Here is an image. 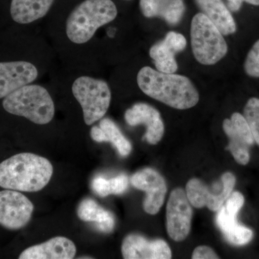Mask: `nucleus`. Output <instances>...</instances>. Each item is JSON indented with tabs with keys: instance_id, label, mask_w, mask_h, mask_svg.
I'll list each match as a JSON object with an SVG mask.
<instances>
[{
	"instance_id": "1",
	"label": "nucleus",
	"mask_w": 259,
	"mask_h": 259,
	"mask_svg": "<svg viewBox=\"0 0 259 259\" xmlns=\"http://www.w3.org/2000/svg\"><path fill=\"white\" fill-rule=\"evenodd\" d=\"M141 91L148 97L177 110H187L198 103V91L187 76L167 74L144 66L137 75Z\"/></svg>"
},
{
	"instance_id": "2",
	"label": "nucleus",
	"mask_w": 259,
	"mask_h": 259,
	"mask_svg": "<svg viewBox=\"0 0 259 259\" xmlns=\"http://www.w3.org/2000/svg\"><path fill=\"white\" fill-rule=\"evenodd\" d=\"M53 172L47 158L31 153H18L0 163V187L18 192H39L50 182Z\"/></svg>"
},
{
	"instance_id": "3",
	"label": "nucleus",
	"mask_w": 259,
	"mask_h": 259,
	"mask_svg": "<svg viewBox=\"0 0 259 259\" xmlns=\"http://www.w3.org/2000/svg\"><path fill=\"white\" fill-rule=\"evenodd\" d=\"M117 15V8L112 0H85L68 17L66 35L74 44H85L97 29L113 21Z\"/></svg>"
},
{
	"instance_id": "4",
	"label": "nucleus",
	"mask_w": 259,
	"mask_h": 259,
	"mask_svg": "<svg viewBox=\"0 0 259 259\" xmlns=\"http://www.w3.org/2000/svg\"><path fill=\"white\" fill-rule=\"evenodd\" d=\"M3 107L13 115L28 119L35 124L46 125L53 120L55 106L47 89L28 84L5 97Z\"/></svg>"
},
{
	"instance_id": "5",
	"label": "nucleus",
	"mask_w": 259,
	"mask_h": 259,
	"mask_svg": "<svg viewBox=\"0 0 259 259\" xmlns=\"http://www.w3.org/2000/svg\"><path fill=\"white\" fill-rule=\"evenodd\" d=\"M190 34L192 52L201 64H217L228 53L223 34L202 13L192 18Z\"/></svg>"
},
{
	"instance_id": "6",
	"label": "nucleus",
	"mask_w": 259,
	"mask_h": 259,
	"mask_svg": "<svg viewBox=\"0 0 259 259\" xmlns=\"http://www.w3.org/2000/svg\"><path fill=\"white\" fill-rule=\"evenodd\" d=\"M72 93L82 108L83 120L88 125L101 120L108 110L111 91L103 80L80 76L73 83Z\"/></svg>"
},
{
	"instance_id": "7",
	"label": "nucleus",
	"mask_w": 259,
	"mask_h": 259,
	"mask_svg": "<svg viewBox=\"0 0 259 259\" xmlns=\"http://www.w3.org/2000/svg\"><path fill=\"white\" fill-rule=\"evenodd\" d=\"M236 182V177L231 172L223 174L221 180L211 188L202 181L194 178L187 182L186 193L196 208L207 207L209 210L217 212L233 192Z\"/></svg>"
},
{
	"instance_id": "8",
	"label": "nucleus",
	"mask_w": 259,
	"mask_h": 259,
	"mask_svg": "<svg viewBox=\"0 0 259 259\" xmlns=\"http://www.w3.org/2000/svg\"><path fill=\"white\" fill-rule=\"evenodd\" d=\"M245 199L239 192H233L217 211L216 224L227 241L235 245H245L251 241L253 232L239 224L238 212L244 204Z\"/></svg>"
},
{
	"instance_id": "9",
	"label": "nucleus",
	"mask_w": 259,
	"mask_h": 259,
	"mask_svg": "<svg viewBox=\"0 0 259 259\" xmlns=\"http://www.w3.org/2000/svg\"><path fill=\"white\" fill-rule=\"evenodd\" d=\"M193 210L186 191H172L166 205V231L175 241H185L190 234Z\"/></svg>"
},
{
	"instance_id": "10",
	"label": "nucleus",
	"mask_w": 259,
	"mask_h": 259,
	"mask_svg": "<svg viewBox=\"0 0 259 259\" xmlns=\"http://www.w3.org/2000/svg\"><path fill=\"white\" fill-rule=\"evenodd\" d=\"M34 210L31 201L18 191H0V225L7 229L26 226Z\"/></svg>"
},
{
	"instance_id": "11",
	"label": "nucleus",
	"mask_w": 259,
	"mask_h": 259,
	"mask_svg": "<svg viewBox=\"0 0 259 259\" xmlns=\"http://www.w3.org/2000/svg\"><path fill=\"white\" fill-rule=\"evenodd\" d=\"M223 127L230 140L226 149L231 151L237 163L248 164L250 161V148L255 141L244 116L239 112H235L231 119L223 121Z\"/></svg>"
},
{
	"instance_id": "12",
	"label": "nucleus",
	"mask_w": 259,
	"mask_h": 259,
	"mask_svg": "<svg viewBox=\"0 0 259 259\" xmlns=\"http://www.w3.org/2000/svg\"><path fill=\"white\" fill-rule=\"evenodd\" d=\"M131 182L135 188L146 192L143 203L145 212L152 215L157 214L164 203L167 192L163 177L156 170L146 168L135 173Z\"/></svg>"
},
{
	"instance_id": "13",
	"label": "nucleus",
	"mask_w": 259,
	"mask_h": 259,
	"mask_svg": "<svg viewBox=\"0 0 259 259\" xmlns=\"http://www.w3.org/2000/svg\"><path fill=\"white\" fill-rule=\"evenodd\" d=\"M38 71L35 65L23 61L0 62V99L37 79Z\"/></svg>"
},
{
	"instance_id": "14",
	"label": "nucleus",
	"mask_w": 259,
	"mask_h": 259,
	"mask_svg": "<svg viewBox=\"0 0 259 259\" xmlns=\"http://www.w3.org/2000/svg\"><path fill=\"white\" fill-rule=\"evenodd\" d=\"M125 120L131 126L146 125L144 139L149 144H157L164 134V124L161 114L148 104L137 103L126 110Z\"/></svg>"
},
{
	"instance_id": "15",
	"label": "nucleus",
	"mask_w": 259,
	"mask_h": 259,
	"mask_svg": "<svg viewBox=\"0 0 259 259\" xmlns=\"http://www.w3.org/2000/svg\"><path fill=\"white\" fill-rule=\"evenodd\" d=\"M121 251L125 259H169L172 256L171 248L166 241H148L139 234L126 236Z\"/></svg>"
},
{
	"instance_id": "16",
	"label": "nucleus",
	"mask_w": 259,
	"mask_h": 259,
	"mask_svg": "<svg viewBox=\"0 0 259 259\" xmlns=\"http://www.w3.org/2000/svg\"><path fill=\"white\" fill-rule=\"evenodd\" d=\"M76 253V245L71 240L65 237H55L23 250L19 258L71 259L74 258Z\"/></svg>"
},
{
	"instance_id": "17",
	"label": "nucleus",
	"mask_w": 259,
	"mask_h": 259,
	"mask_svg": "<svg viewBox=\"0 0 259 259\" xmlns=\"http://www.w3.org/2000/svg\"><path fill=\"white\" fill-rule=\"evenodd\" d=\"M140 9L146 18L158 17L175 25L182 20L185 5L183 0H140Z\"/></svg>"
},
{
	"instance_id": "18",
	"label": "nucleus",
	"mask_w": 259,
	"mask_h": 259,
	"mask_svg": "<svg viewBox=\"0 0 259 259\" xmlns=\"http://www.w3.org/2000/svg\"><path fill=\"white\" fill-rule=\"evenodd\" d=\"M91 138L97 143L110 142L122 157H127L132 151V145L110 118L102 119L100 125L94 126L90 131Z\"/></svg>"
},
{
	"instance_id": "19",
	"label": "nucleus",
	"mask_w": 259,
	"mask_h": 259,
	"mask_svg": "<svg viewBox=\"0 0 259 259\" xmlns=\"http://www.w3.org/2000/svg\"><path fill=\"white\" fill-rule=\"evenodd\" d=\"M199 9L215 25L223 35L236 32V23L222 0H195Z\"/></svg>"
},
{
	"instance_id": "20",
	"label": "nucleus",
	"mask_w": 259,
	"mask_h": 259,
	"mask_svg": "<svg viewBox=\"0 0 259 259\" xmlns=\"http://www.w3.org/2000/svg\"><path fill=\"white\" fill-rule=\"evenodd\" d=\"M77 214L81 221L95 223L97 229L102 233H112L115 228V219L113 214L104 209L93 199H84L80 202Z\"/></svg>"
},
{
	"instance_id": "21",
	"label": "nucleus",
	"mask_w": 259,
	"mask_h": 259,
	"mask_svg": "<svg viewBox=\"0 0 259 259\" xmlns=\"http://www.w3.org/2000/svg\"><path fill=\"white\" fill-rule=\"evenodd\" d=\"M54 0H12L10 15L19 24L31 23L44 18Z\"/></svg>"
},
{
	"instance_id": "22",
	"label": "nucleus",
	"mask_w": 259,
	"mask_h": 259,
	"mask_svg": "<svg viewBox=\"0 0 259 259\" xmlns=\"http://www.w3.org/2000/svg\"><path fill=\"white\" fill-rule=\"evenodd\" d=\"M175 54L176 53L163 40L154 44L149 51V55L154 61L158 71L167 74H174L178 69Z\"/></svg>"
},
{
	"instance_id": "23",
	"label": "nucleus",
	"mask_w": 259,
	"mask_h": 259,
	"mask_svg": "<svg viewBox=\"0 0 259 259\" xmlns=\"http://www.w3.org/2000/svg\"><path fill=\"white\" fill-rule=\"evenodd\" d=\"M128 178L125 174H121L110 180L97 176L92 182V190L101 197H107L110 194H123L128 187Z\"/></svg>"
},
{
	"instance_id": "24",
	"label": "nucleus",
	"mask_w": 259,
	"mask_h": 259,
	"mask_svg": "<svg viewBox=\"0 0 259 259\" xmlns=\"http://www.w3.org/2000/svg\"><path fill=\"white\" fill-rule=\"evenodd\" d=\"M243 116L248 122L255 143L259 146V99L253 97L247 102Z\"/></svg>"
},
{
	"instance_id": "25",
	"label": "nucleus",
	"mask_w": 259,
	"mask_h": 259,
	"mask_svg": "<svg viewBox=\"0 0 259 259\" xmlns=\"http://www.w3.org/2000/svg\"><path fill=\"white\" fill-rule=\"evenodd\" d=\"M244 70L250 77L259 78V40L253 44L246 56Z\"/></svg>"
},
{
	"instance_id": "26",
	"label": "nucleus",
	"mask_w": 259,
	"mask_h": 259,
	"mask_svg": "<svg viewBox=\"0 0 259 259\" xmlns=\"http://www.w3.org/2000/svg\"><path fill=\"white\" fill-rule=\"evenodd\" d=\"M163 40L176 54L185 50L187 47V40L185 36L178 32H168Z\"/></svg>"
},
{
	"instance_id": "27",
	"label": "nucleus",
	"mask_w": 259,
	"mask_h": 259,
	"mask_svg": "<svg viewBox=\"0 0 259 259\" xmlns=\"http://www.w3.org/2000/svg\"><path fill=\"white\" fill-rule=\"evenodd\" d=\"M192 259H218L219 256L216 254L215 252L207 246V245H200L194 249L192 255Z\"/></svg>"
},
{
	"instance_id": "28",
	"label": "nucleus",
	"mask_w": 259,
	"mask_h": 259,
	"mask_svg": "<svg viewBox=\"0 0 259 259\" xmlns=\"http://www.w3.org/2000/svg\"><path fill=\"white\" fill-rule=\"evenodd\" d=\"M228 9L231 12H238L241 9L242 3L243 2L248 3V4L259 5V0H228Z\"/></svg>"
}]
</instances>
